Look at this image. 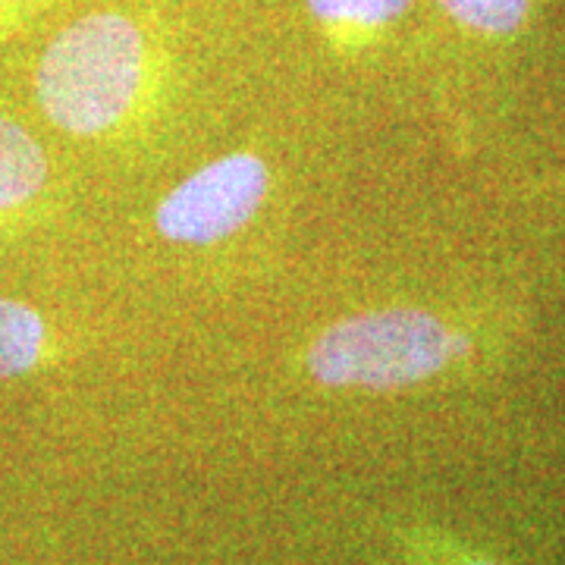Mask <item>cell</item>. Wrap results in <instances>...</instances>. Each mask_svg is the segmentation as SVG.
Here are the masks:
<instances>
[{"instance_id": "cell-5", "label": "cell", "mask_w": 565, "mask_h": 565, "mask_svg": "<svg viewBox=\"0 0 565 565\" xmlns=\"http://www.w3.org/2000/svg\"><path fill=\"white\" fill-rule=\"evenodd\" d=\"M415 3L418 0H305V10L337 57H359L384 44Z\"/></svg>"}, {"instance_id": "cell-1", "label": "cell", "mask_w": 565, "mask_h": 565, "mask_svg": "<svg viewBox=\"0 0 565 565\" xmlns=\"http://www.w3.org/2000/svg\"><path fill=\"white\" fill-rule=\"evenodd\" d=\"M167 82L163 41L132 13L95 10L66 22L35 66L44 120L73 139H107L139 120Z\"/></svg>"}, {"instance_id": "cell-4", "label": "cell", "mask_w": 565, "mask_h": 565, "mask_svg": "<svg viewBox=\"0 0 565 565\" xmlns=\"http://www.w3.org/2000/svg\"><path fill=\"white\" fill-rule=\"evenodd\" d=\"M51 189L47 151L20 120L0 114V236L29 226Z\"/></svg>"}, {"instance_id": "cell-8", "label": "cell", "mask_w": 565, "mask_h": 565, "mask_svg": "<svg viewBox=\"0 0 565 565\" xmlns=\"http://www.w3.org/2000/svg\"><path fill=\"white\" fill-rule=\"evenodd\" d=\"M393 546H396L403 565H503L456 544L449 534L437 531V527L396 525L393 527Z\"/></svg>"}, {"instance_id": "cell-6", "label": "cell", "mask_w": 565, "mask_h": 565, "mask_svg": "<svg viewBox=\"0 0 565 565\" xmlns=\"http://www.w3.org/2000/svg\"><path fill=\"white\" fill-rule=\"evenodd\" d=\"M70 355V337L39 305L0 296V384L54 367Z\"/></svg>"}, {"instance_id": "cell-2", "label": "cell", "mask_w": 565, "mask_h": 565, "mask_svg": "<svg viewBox=\"0 0 565 565\" xmlns=\"http://www.w3.org/2000/svg\"><path fill=\"white\" fill-rule=\"evenodd\" d=\"M481 355L478 327L424 305H386L337 318L305 345V374L340 393H405Z\"/></svg>"}, {"instance_id": "cell-3", "label": "cell", "mask_w": 565, "mask_h": 565, "mask_svg": "<svg viewBox=\"0 0 565 565\" xmlns=\"http://www.w3.org/2000/svg\"><path fill=\"white\" fill-rule=\"evenodd\" d=\"M270 182V167L258 151L221 154L182 177L154 204V233L185 248L226 243L258 217Z\"/></svg>"}, {"instance_id": "cell-7", "label": "cell", "mask_w": 565, "mask_h": 565, "mask_svg": "<svg viewBox=\"0 0 565 565\" xmlns=\"http://www.w3.org/2000/svg\"><path fill=\"white\" fill-rule=\"evenodd\" d=\"M434 3L452 25L487 41L519 39L534 17V0H434Z\"/></svg>"}, {"instance_id": "cell-9", "label": "cell", "mask_w": 565, "mask_h": 565, "mask_svg": "<svg viewBox=\"0 0 565 565\" xmlns=\"http://www.w3.org/2000/svg\"><path fill=\"white\" fill-rule=\"evenodd\" d=\"M32 3H39V0H0V35L13 25V22H20L29 10H32Z\"/></svg>"}]
</instances>
